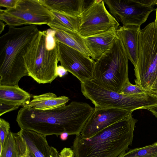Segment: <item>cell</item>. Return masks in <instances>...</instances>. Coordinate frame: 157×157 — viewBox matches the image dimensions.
I'll return each instance as SVG.
<instances>
[{
	"mask_svg": "<svg viewBox=\"0 0 157 157\" xmlns=\"http://www.w3.org/2000/svg\"><path fill=\"white\" fill-rule=\"evenodd\" d=\"M138 52L134 69L136 84L145 92L157 90V28L154 22L140 30Z\"/></svg>",
	"mask_w": 157,
	"mask_h": 157,
	"instance_id": "52a82bcc",
	"label": "cell"
},
{
	"mask_svg": "<svg viewBox=\"0 0 157 157\" xmlns=\"http://www.w3.org/2000/svg\"><path fill=\"white\" fill-rule=\"evenodd\" d=\"M111 14L123 25L140 26L147 20L157 0H105Z\"/></svg>",
	"mask_w": 157,
	"mask_h": 157,
	"instance_id": "30bf717a",
	"label": "cell"
},
{
	"mask_svg": "<svg viewBox=\"0 0 157 157\" xmlns=\"http://www.w3.org/2000/svg\"><path fill=\"white\" fill-rule=\"evenodd\" d=\"M147 109L150 111L155 117H157V104L151 106Z\"/></svg>",
	"mask_w": 157,
	"mask_h": 157,
	"instance_id": "f546056e",
	"label": "cell"
},
{
	"mask_svg": "<svg viewBox=\"0 0 157 157\" xmlns=\"http://www.w3.org/2000/svg\"><path fill=\"white\" fill-rule=\"evenodd\" d=\"M10 126L9 123L3 119H0V153L4 147L6 137L9 134Z\"/></svg>",
	"mask_w": 157,
	"mask_h": 157,
	"instance_id": "d4e9b609",
	"label": "cell"
},
{
	"mask_svg": "<svg viewBox=\"0 0 157 157\" xmlns=\"http://www.w3.org/2000/svg\"><path fill=\"white\" fill-rule=\"evenodd\" d=\"M149 157H157V153Z\"/></svg>",
	"mask_w": 157,
	"mask_h": 157,
	"instance_id": "e575fe53",
	"label": "cell"
},
{
	"mask_svg": "<svg viewBox=\"0 0 157 157\" xmlns=\"http://www.w3.org/2000/svg\"><path fill=\"white\" fill-rule=\"evenodd\" d=\"M49 27L55 30V37L58 42L78 50L88 57L91 56V53L87 48L84 38L78 32L61 26Z\"/></svg>",
	"mask_w": 157,
	"mask_h": 157,
	"instance_id": "2e32d148",
	"label": "cell"
},
{
	"mask_svg": "<svg viewBox=\"0 0 157 157\" xmlns=\"http://www.w3.org/2000/svg\"><path fill=\"white\" fill-rule=\"evenodd\" d=\"M155 11H156V17H155V21L154 22L155 26V27L157 28V6L156 9H155Z\"/></svg>",
	"mask_w": 157,
	"mask_h": 157,
	"instance_id": "836d02e7",
	"label": "cell"
},
{
	"mask_svg": "<svg viewBox=\"0 0 157 157\" xmlns=\"http://www.w3.org/2000/svg\"><path fill=\"white\" fill-rule=\"evenodd\" d=\"M58 47L61 65L77 78L81 83L93 79L94 60L59 42Z\"/></svg>",
	"mask_w": 157,
	"mask_h": 157,
	"instance_id": "8fae6325",
	"label": "cell"
},
{
	"mask_svg": "<svg viewBox=\"0 0 157 157\" xmlns=\"http://www.w3.org/2000/svg\"><path fill=\"white\" fill-rule=\"evenodd\" d=\"M128 60L117 36L111 48L95 61L92 79L107 90L120 93L129 80Z\"/></svg>",
	"mask_w": 157,
	"mask_h": 157,
	"instance_id": "5b68a950",
	"label": "cell"
},
{
	"mask_svg": "<svg viewBox=\"0 0 157 157\" xmlns=\"http://www.w3.org/2000/svg\"><path fill=\"white\" fill-rule=\"evenodd\" d=\"M146 92L150 95L157 99V90H152Z\"/></svg>",
	"mask_w": 157,
	"mask_h": 157,
	"instance_id": "4dcf8cb0",
	"label": "cell"
},
{
	"mask_svg": "<svg viewBox=\"0 0 157 157\" xmlns=\"http://www.w3.org/2000/svg\"><path fill=\"white\" fill-rule=\"evenodd\" d=\"M95 108L86 102L76 101L46 110L22 107L18 112L16 120L21 129L46 136H58L64 132L76 135L81 133Z\"/></svg>",
	"mask_w": 157,
	"mask_h": 157,
	"instance_id": "6da1fadb",
	"label": "cell"
},
{
	"mask_svg": "<svg viewBox=\"0 0 157 157\" xmlns=\"http://www.w3.org/2000/svg\"><path fill=\"white\" fill-rule=\"evenodd\" d=\"M140 26L129 25L120 26L116 34L121 42L128 60L135 67L138 56Z\"/></svg>",
	"mask_w": 157,
	"mask_h": 157,
	"instance_id": "5bb4252c",
	"label": "cell"
},
{
	"mask_svg": "<svg viewBox=\"0 0 157 157\" xmlns=\"http://www.w3.org/2000/svg\"><path fill=\"white\" fill-rule=\"evenodd\" d=\"M145 92L140 86L131 84L128 80L123 86L120 93L125 95H134L143 94Z\"/></svg>",
	"mask_w": 157,
	"mask_h": 157,
	"instance_id": "cb8c5ba5",
	"label": "cell"
},
{
	"mask_svg": "<svg viewBox=\"0 0 157 157\" xmlns=\"http://www.w3.org/2000/svg\"><path fill=\"white\" fill-rule=\"evenodd\" d=\"M132 113L90 138L75 135L72 146L75 157H118L125 152L132 144L137 121Z\"/></svg>",
	"mask_w": 157,
	"mask_h": 157,
	"instance_id": "7a4b0ae2",
	"label": "cell"
},
{
	"mask_svg": "<svg viewBox=\"0 0 157 157\" xmlns=\"http://www.w3.org/2000/svg\"><path fill=\"white\" fill-rule=\"evenodd\" d=\"M31 97L28 92L18 85H0V102L22 106Z\"/></svg>",
	"mask_w": 157,
	"mask_h": 157,
	"instance_id": "d6986e66",
	"label": "cell"
},
{
	"mask_svg": "<svg viewBox=\"0 0 157 157\" xmlns=\"http://www.w3.org/2000/svg\"><path fill=\"white\" fill-rule=\"evenodd\" d=\"M51 11L40 0H19L13 8L0 10V20L9 26L48 25L53 20Z\"/></svg>",
	"mask_w": 157,
	"mask_h": 157,
	"instance_id": "ba28073f",
	"label": "cell"
},
{
	"mask_svg": "<svg viewBox=\"0 0 157 157\" xmlns=\"http://www.w3.org/2000/svg\"><path fill=\"white\" fill-rule=\"evenodd\" d=\"M0 157H19L16 142L10 131L6 140Z\"/></svg>",
	"mask_w": 157,
	"mask_h": 157,
	"instance_id": "7402d4cb",
	"label": "cell"
},
{
	"mask_svg": "<svg viewBox=\"0 0 157 157\" xmlns=\"http://www.w3.org/2000/svg\"><path fill=\"white\" fill-rule=\"evenodd\" d=\"M33 99L25 102L22 107L33 108L46 110L54 109L66 105L69 100L67 97H57L54 94L48 92L32 96Z\"/></svg>",
	"mask_w": 157,
	"mask_h": 157,
	"instance_id": "ac0fdd59",
	"label": "cell"
},
{
	"mask_svg": "<svg viewBox=\"0 0 157 157\" xmlns=\"http://www.w3.org/2000/svg\"><path fill=\"white\" fill-rule=\"evenodd\" d=\"M78 32L83 38L117 29L120 24L106 9L104 0H92L80 16Z\"/></svg>",
	"mask_w": 157,
	"mask_h": 157,
	"instance_id": "9c48e42d",
	"label": "cell"
},
{
	"mask_svg": "<svg viewBox=\"0 0 157 157\" xmlns=\"http://www.w3.org/2000/svg\"><path fill=\"white\" fill-rule=\"evenodd\" d=\"M68 74V71L61 65L58 66L56 69V74L57 76L61 78Z\"/></svg>",
	"mask_w": 157,
	"mask_h": 157,
	"instance_id": "f1b7e54d",
	"label": "cell"
},
{
	"mask_svg": "<svg viewBox=\"0 0 157 157\" xmlns=\"http://www.w3.org/2000/svg\"><path fill=\"white\" fill-rule=\"evenodd\" d=\"M117 29H111L84 38L87 48L91 53V59L97 60L111 48L117 36Z\"/></svg>",
	"mask_w": 157,
	"mask_h": 157,
	"instance_id": "9a60e30c",
	"label": "cell"
},
{
	"mask_svg": "<svg viewBox=\"0 0 157 157\" xmlns=\"http://www.w3.org/2000/svg\"><path fill=\"white\" fill-rule=\"evenodd\" d=\"M53 17L52 21L48 25L62 27L78 32L80 17L71 16L50 11Z\"/></svg>",
	"mask_w": 157,
	"mask_h": 157,
	"instance_id": "ffe728a7",
	"label": "cell"
},
{
	"mask_svg": "<svg viewBox=\"0 0 157 157\" xmlns=\"http://www.w3.org/2000/svg\"><path fill=\"white\" fill-rule=\"evenodd\" d=\"M13 135L16 142L19 157H36L29 150L21 137L17 133H13Z\"/></svg>",
	"mask_w": 157,
	"mask_h": 157,
	"instance_id": "603a6c76",
	"label": "cell"
},
{
	"mask_svg": "<svg viewBox=\"0 0 157 157\" xmlns=\"http://www.w3.org/2000/svg\"><path fill=\"white\" fill-rule=\"evenodd\" d=\"M19 0H0V6L5 7L7 9L14 8Z\"/></svg>",
	"mask_w": 157,
	"mask_h": 157,
	"instance_id": "4316f807",
	"label": "cell"
},
{
	"mask_svg": "<svg viewBox=\"0 0 157 157\" xmlns=\"http://www.w3.org/2000/svg\"><path fill=\"white\" fill-rule=\"evenodd\" d=\"M157 153V141L141 147L130 149L118 157H149Z\"/></svg>",
	"mask_w": 157,
	"mask_h": 157,
	"instance_id": "44dd1931",
	"label": "cell"
},
{
	"mask_svg": "<svg viewBox=\"0 0 157 157\" xmlns=\"http://www.w3.org/2000/svg\"><path fill=\"white\" fill-rule=\"evenodd\" d=\"M58 157H75L73 150L70 148L64 147L59 153Z\"/></svg>",
	"mask_w": 157,
	"mask_h": 157,
	"instance_id": "83f0119b",
	"label": "cell"
},
{
	"mask_svg": "<svg viewBox=\"0 0 157 157\" xmlns=\"http://www.w3.org/2000/svg\"><path fill=\"white\" fill-rule=\"evenodd\" d=\"M69 134L67 132H64L60 135V139L62 140H65L67 139Z\"/></svg>",
	"mask_w": 157,
	"mask_h": 157,
	"instance_id": "1f68e13d",
	"label": "cell"
},
{
	"mask_svg": "<svg viewBox=\"0 0 157 157\" xmlns=\"http://www.w3.org/2000/svg\"><path fill=\"white\" fill-rule=\"evenodd\" d=\"M20 106L18 105L0 102V116L6 113L16 110Z\"/></svg>",
	"mask_w": 157,
	"mask_h": 157,
	"instance_id": "484cf974",
	"label": "cell"
},
{
	"mask_svg": "<svg viewBox=\"0 0 157 157\" xmlns=\"http://www.w3.org/2000/svg\"><path fill=\"white\" fill-rule=\"evenodd\" d=\"M17 133L24 140L29 150L36 157H58L59 153L48 144L46 136L35 131L21 129Z\"/></svg>",
	"mask_w": 157,
	"mask_h": 157,
	"instance_id": "4fadbf2b",
	"label": "cell"
},
{
	"mask_svg": "<svg viewBox=\"0 0 157 157\" xmlns=\"http://www.w3.org/2000/svg\"><path fill=\"white\" fill-rule=\"evenodd\" d=\"M5 26V25L2 22V21L0 20V34H1L2 32L3 31L4 29V28Z\"/></svg>",
	"mask_w": 157,
	"mask_h": 157,
	"instance_id": "d6a6232c",
	"label": "cell"
},
{
	"mask_svg": "<svg viewBox=\"0 0 157 157\" xmlns=\"http://www.w3.org/2000/svg\"><path fill=\"white\" fill-rule=\"evenodd\" d=\"M95 108L80 133L84 139L92 137L132 112L115 108Z\"/></svg>",
	"mask_w": 157,
	"mask_h": 157,
	"instance_id": "7c38bea8",
	"label": "cell"
},
{
	"mask_svg": "<svg viewBox=\"0 0 157 157\" xmlns=\"http://www.w3.org/2000/svg\"><path fill=\"white\" fill-rule=\"evenodd\" d=\"M81 85L83 95L96 108H115L132 112L157 104V99L146 92L137 94H123L103 88L92 79L81 83Z\"/></svg>",
	"mask_w": 157,
	"mask_h": 157,
	"instance_id": "8992f818",
	"label": "cell"
},
{
	"mask_svg": "<svg viewBox=\"0 0 157 157\" xmlns=\"http://www.w3.org/2000/svg\"><path fill=\"white\" fill-rule=\"evenodd\" d=\"M39 30L36 25L21 27L9 26L0 37V85H18L28 76L24 56Z\"/></svg>",
	"mask_w": 157,
	"mask_h": 157,
	"instance_id": "3957f363",
	"label": "cell"
},
{
	"mask_svg": "<svg viewBox=\"0 0 157 157\" xmlns=\"http://www.w3.org/2000/svg\"><path fill=\"white\" fill-rule=\"evenodd\" d=\"M55 32L51 28L39 30L24 56L29 76L39 84L51 83L58 77V41Z\"/></svg>",
	"mask_w": 157,
	"mask_h": 157,
	"instance_id": "277c9868",
	"label": "cell"
},
{
	"mask_svg": "<svg viewBox=\"0 0 157 157\" xmlns=\"http://www.w3.org/2000/svg\"><path fill=\"white\" fill-rule=\"evenodd\" d=\"M49 10L71 16L80 17L81 13L91 2L84 0H40Z\"/></svg>",
	"mask_w": 157,
	"mask_h": 157,
	"instance_id": "e0dca14e",
	"label": "cell"
}]
</instances>
